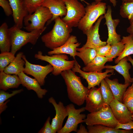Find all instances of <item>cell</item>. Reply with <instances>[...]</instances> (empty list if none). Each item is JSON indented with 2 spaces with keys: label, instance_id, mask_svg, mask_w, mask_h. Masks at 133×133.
<instances>
[{
  "label": "cell",
  "instance_id": "cell-1",
  "mask_svg": "<svg viewBox=\"0 0 133 133\" xmlns=\"http://www.w3.org/2000/svg\"><path fill=\"white\" fill-rule=\"evenodd\" d=\"M61 74L66 86L68 97L73 103L80 106L84 102L89 89L82 84L80 77L71 69L64 71Z\"/></svg>",
  "mask_w": 133,
  "mask_h": 133
},
{
  "label": "cell",
  "instance_id": "cell-2",
  "mask_svg": "<svg viewBox=\"0 0 133 133\" xmlns=\"http://www.w3.org/2000/svg\"><path fill=\"white\" fill-rule=\"evenodd\" d=\"M52 30L41 37L42 41L47 48L52 50L63 45L70 36L72 28L66 24L60 17L54 20Z\"/></svg>",
  "mask_w": 133,
  "mask_h": 133
},
{
  "label": "cell",
  "instance_id": "cell-3",
  "mask_svg": "<svg viewBox=\"0 0 133 133\" xmlns=\"http://www.w3.org/2000/svg\"><path fill=\"white\" fill-rule=\"evenodd\" d=\"M46 28L28 32L21 30L15 25L9 28L11 43V52L15 54L22 47L28 43L35 45Z\"/></svg>",
  "mask_w": 133,
  "mask_h": 133
},
{
  "label": "cell",
  "instance_id": "cell-4",
  "mask_svg": "<svg viewBox=\"0 0 133 133\" xmlns=\"http://www.w3.org/2000/svg\"><path fill=\"white\" fill-rule=\"evenodd\" d=\"M107 8L106 3L101 2L95 1L87 4L85 14L78 26V28L85 34L100 16L105 14Z\"/></svg>",
  "mask_w": 133,
  "mask_h": 133
},
{
  "label": "cell",
  "instance_id": "cell-5",
  "mask_svg": "<svg viewBox=\"0 0 133 133\" xmlns=\"http://www.w3.org/2000/svg\"><path fill=\"white\" fill-rule=\"evenodd\" d=\"M52 15L47 8L41 6L32 14H28L24 18V29L28 32L41 30L46 28L45 23L51 19Z\"/></svg>",
  "mask_w": 133,
  "mask_h": 133
},
{
  "label": "cell",
  "instance_id": "cell-6",
  "mask_svg": "<svg viewBox=\"0 0 133 133\" xmlns=\"http://www.w3.org/2000/svg\"><path fill=\"white\" fill-rule=\"evenodd\" d=\"M34 57L37 59L47 62L51 65L53 68L52 73L55 76L61 74L64 71L72 69L76 60H68V57L66 54L44 55L40 51H38L37 53L35 54Z\"/></svg>",
  "mask_w": 133,
  "mask_h": 133
},
{
  "label": "cell",
  "instance_id": "cell-7",
  "mask_svg": "<svg viewBox=\"0 0 133 133\" xmlns=\"http://www.w3.org/2000/svg\"><path fill=\"white\" fill-rule=\"evenodd\" d=\"M84 122L87 125L100 124L115 128L118 122L114 117L109 105L105 104L99 111L88 114Z\"/></svg>",
  "mask_w": 133,
  "mask_h": 133
},
{
  "label": "cell",
  "instance_id": "cell-8",
  "mask_svg": "<svg viewBox=\"0 0 133 133\" xmlns=\"http://www.w3.org/2000/svg\"><path fill=\"white\" fill-rule=\"evenodd\" d=\"M67 9L66 15L62 18L67 25L72 28L78 27L85 13V7L78 0H63Z\"/></svg>",
  "mask_w": 133,
  "mask_h": 133
},
{
  "label": "cell",
  "instance_id": "cell-9",
  "mask_svg": "<svg viewBox=\"0 0 133 133\" xmlns=\"http://www.w3.org/2000/svg\"><path fill=\"white\" fill-rule=\"evenodd\" d=\"M68 113V118L65 125L57 132L58 133H69L72 132H76L78 125L84 122L86 117L84 114L81 113L86 110L85 107L76 109L72 103L66 106Z\"/></svg>",
  "mask_w": 133,
  "mask_h": 133
},
{
  "label": "cell",
  "instance_id": "cell-10",
  "mask_svg": "<svg viewBox=\"0 0 133 133\" xmlns=\"http://www.w3.org/2000/svg\"><path fill=\"white\" fill-rule=\"evenodd\" d=\"M81 67V66L76 60L72 70L75 72L79 73L80 75L86 80L89 89L97 86L100 87L101 81L106 77H109L113 74L114 70L113 69H107L103 72H86L82 70Z\"/></svg>",
  "mask_w": 133,
  "mask_h": 133
},
{
  "label": "cell",
  "instance_id": "cell-11",
  "mask_svg": "<svg viewBox=\"0 0 133 133\" xmlns=\"http://www.w3.org/2000/svg\"><path fill=\"white\" fill-rule=\"evenodd\" d=\"M22 58L25 62L24 72L33 76L41 86L44 85L46 77L53 70L52 66L49 64L44 66L32 64L27 60L24 54Z\"/></svg>",
  "mask_w": 133,
  "mask_h": 133
},
{
  "label": "cell",
  "instance_id": "cell-12",
  "mask_svg": "<svg viewBox=\"0 0 133 133\" xmlns=\"http://www.w3.org/2000/svg\"><path fill=\"white\" fill-rule=\"evenodd\" d=\"M85 110L90 113L99 111L105 104L102 95L100 87H95L89 89L86 97Z\"/></svg>",
  "mask_w": 133,
  "mask_h": 133
},
{
  "label": "cell",
  "instance_id": "cell-13",
  "mask_svg": "<svg viewBox=\"0 0 133 133\" xmlns=\"http://www.w3.org/2000/svg\"><path fill=\"white\" fill-rule=\"evenodd\" d=\"M107 8L104 16L106 20L105 24L107 26L108 31V38L106 42L107 44L111 45L121 41L120 35L117 34L116 31V28L120 20L118 19L112 18V9L110 5L107 6Z\"/></svg>",
  "mask_w": 133,
  "mask_h": 133
},
{
  "label": "cell",
  "instance_id": "cell-14",
  "mask_svg": "<svg viewBox=\"0 0 133 133\" xmlns=\"http://www.w3.org/2000/svg\"><path fill=\"white\" fill-rule=\"evenodd\" d=\"M48 100L53 105L55 111V115L52 119L51 124L55 133L63 127L64 121L68 116L67 112L66 106L61 101H60L57 103L52 97L50 98Z\"/></svg>",
  "mask_w": 133,
  "mask_h": 133
},
{
  "label": "cell",
  "instance_id": "cell-15",
  "mask_svg": "<svg viewBox=\"0 0 133 133\" xmlns=\"http://www.w3.org/2000/svg\"><path fill=\"white\" fill-rule=\"evenodd\" d=\"M104 18L101 15L98 18L94 25H92L85 34L87 36L85 44L82 47L83 48L88 47L94 48L97 47L104 46L107 44L106 41H103L100 39L99 34V28L102 20Z\"/></svg>",
  "mask_w": 133,
  "mask_h": 133
},
{
  "label": "cell",
  "instance_id": "cell-16",
  "mask_svg": "<svg viewBox=\"0 0 133 133\" xmlns=\"http://www.w3.org/2000/svg\"><path fill=\"white\" fill-rule=\"evenodd\" d=\"M109 105L114 117L118 122L125 123L132 120V113L125 105L115 97Z\"/></svg>",
  "mask_w": 133,
  "mask_h": 133
},
{
  "label": "cell",
  "instance_id": "cell-17",
  "mask_svg": "<svg viewBox=\"0 0 133 133\" xmlns=\"http://www.w3.org/2000/svg\"><path fill=\"white\" fill-rule=\"evenodd\" d=\"M81 44V43L78 42L76 36L71 35L63 45L49 51L48 53L49 55L59 54H68L76 60L75 57L77 52V48Z\"/></svg>",
  "mask_w": 133,
  "mask_h": 133
},
{
  "label": "cell",
  "instance_id": "cell-18",
  "mask_svg": "<svg viewBox=\"0 0 133 133\" xmlns=\"http://www.w3.org/2000/svg\"><path fill=\"white\" fill-rule=\"evenodd\" d=\"M11 7L15 24L21 29L24 17L29 14L25 6L23 0H8Z\"/></svg>",
  "mask_w": 133,
  "mask_h": 133
},
{
  "label": "cell",
  "instance_id": "cell-19",
  "mask_svg": "<svg viewBox=\"0 0 133 133\" xmlns=\"http://www.w3.org/2000/svg\"><path fill=\"white\" fill-rule=\"evenodd\" d=\"M42 6L48 8L52 16L47 22L49 25L58 17L65 16L67 13L65 4L63 0H45Z\"/></svg>",
  "mask_w": 133,
  "mask_h": 133
},
{
  "label": "cell",
  "instance_id": "cell-20",
  "mask_svg": "<svg viewBox=\"0 0 133 133\" xmlns=\"http://www.w3.org/2000/svg\"><path fill=\"white\" fill-rule=\"evenodd\" d=\"M18 76L22 86L28 90H33L35 91L39 98H42L47 92V90L41 88V85L35 79L29 77L24 72H22Z\"/></svg>",
  "mask_w": 133,
  "mask_h": 133
},
{
  "label": "cell",
  "instance_id": "cell-21",
  "mask_svg": "<svg viewBox=\"0 0 133 133\" xmlns=\"http://www.w3.org/2000/svg\"><path fill=\"white\" fill-rule=\"evenodd\" d=\"M128 61L127 57H125L120 60L116 65L105 66L104 69H113L122 75L124 79V83H133L132 78L129 71L131 66Z\"/></svg>",
  "mask_w": 133,
  "mask_h": 133
},
{
  "label": "cell",
  "instance_id": "cell-22",
  "mask_svg": "<svg viewBox=\"0 0 133 133\" xmlns=\"http://www.w3.org/2000/svg\"><path fill=\"white\" fill-rule=\"evenodd\" d=\"M21 84L18 76L7 74L4 71L0 72V88L6 91L10 88H17Z\"/></svg>",
  "mask_w": 133,
  "mask_h": 133
},
{
  "label": "cell",
  "instance_id": "cell-23",
  "mask_svg": "<svg viewBox=\"0 0 133 133\" xmlns=\"http://www.w3.org/2000/svg\"><path fill=\"white\" fill-rule=\"evenodd\" d=\"M23 55L22 52L18 53L12 62L5 68L4 71L7 74L18 75L24 72L25 62L22 58Z\"/></svg>",
  "mask_w": 133,
  "mask_h": 133
},
{
  "label": "cell",
  "instance_id": "cell-24",
  "mask_svg": "<svg viewBox=\"0 0 133 133\" xmlns=\"http://www.w3.org/2000/svg\"><path fill=\"white\" fill-rule=\"evenodd\" d=\"M104 80L109 86L114 97L121 102L123 95L130 83H119L118 80L114 79L111 80L107 77Z\"/></svg>",
  "mask_w": 133,
  "mask_h": 133
},
{
  "label": "cell",
  "instance_id": "cell-25",
  "mask_svg": "<svg viewBox=\"0 0 133 133\" xmlns=\"http://www.w3.org/2000/svg\"><path fill=\"white\" fill-rule=\"evenodd\" d=\"M113 59L97 55L91 62L83 68L82 70L86 72H102L104 69L105 64L107 62L112 61Z\"/></svg>",
  "mask_w": 133,
  "mask_h": 133
},
{
  "label": "cell",
  "instance_id": "cell-26",
  "mask_svg": "<svg viewBox=\"0 0 133 133\" xmlns=\"http://www.w3.org/2000/svg\"><path fill=\"white\" fill-rule=\"evenodd\" d=\"M11 38L7 23L4 22L0 27V50L1 52L9 51L11 49Z\"/></svg>",
  "mask_w": 133,
  "mask_h": 133
},
{
  "label": "cell",
  "instance_id": "cell-27",
  "mask_svg": "<svg viewBox=\"0 0 133 133\" xmlns=\"http://www.w3.org/2000/svg\"><path fill=\"white\" fill-rule=\"evenodd\" d=\"M88 133H132L133 130H121L100 124L87 125Z\"/></svg>",
  "mask_w": 133,
  "mask_h": 133
},
{
  "label": "cell",
  "instance_id": "cell-28",
  "mask_svg": "<svg viewBox=\"0 0 133 133\" xmlns=\"http://www.w3.org/2000/svg\"><path fill=\"white\" fill-rule=\"evenodd\" d=\"M76 56L83 61L85 66L91 62L97 55L95 50L88 47L77 48Z\"/></svg>",
  "mask_w": 133,
  "mask_h": 133
},
{
  "label": "cell",
  "instance_id": "cell-29",
  "mask_svg": "<svg viewBox=\"0 0 133 133\" xmlns=\"http://www.w3.org/2000/svg\"><path fill=\"white\" fill-rule=\"evenodd\" d=\"M121 40L124 44L125 47L123 51L115 60V64H117L123 58L133 54V39L129 35L123 36Z\"/></svg>",
  "mask_w": 133,
  "mask_h": 133
},
{
  "label": "cell",
  "instance_id": "cell-30",
  "mask_svg": "<svg viewBox=\"0 0 133 133\" xmlns=\"http://www.w3.org/2000/svg\"><path fill=\"white\" fill-rule=\"evenodd\" d=\"M23 91L22 89L12 91L11 93L0 90V114H1L7 108V103L9 101V98L16 95L20 93Z\"/></svg>",
  "mask_w": 133,
  "mask_h": 133
},
{
  "label": "cell",
  "instance_id": "cell-31",
  "mask_svg": "<svg viewBox=\"0 0 133 133\" xmlns=\"http://www.w3.org/2000/svg\"><path fill=\"white\" fill-rule=\"evenodd\" d=\"M100 87L105 104L109 105L114 97L109 86L104 79L101 82Z\"/></svg>",
  "mask_w": 133,
  "mask_h": 133
},
{
  "label": "cell",
  "instance_id": "cell-32",
  "mask_svg": "<svg viewBox=\"0 0 133 133\" xmlns=\"http://www.w3.org/2000/svg\"><path fill=\"white\" fill-rule=\"evenodd\" d=\"M121 102L127 107L133 114V83L129 86L124 93Z\"/></svg>",
  "mask_w": 133,
  "mask_h": 133
},
{
  "label": "cell",
  "instance_id": "cell-33",
  "mask_svg": "<svg viewBox=\"0 0 133 133\" xmlns=\"http://www.w3.org/2000/svg\"><path fill=\"white\" fill-rule=\"evenodd\" d=\"M120 14L122 17L127 18L129 21L133 19V1L122 2L120 6Z\"/></svg>",
  "mask_w": 133,
  "mask_h": 133
},
{
  "label": "cell",
  "instance_id": "cell-34",
  "mask_svg": "<svg viewBox=\"0 0 133 133\" xmlns=\"http://www.w3.org/2000/svg\"><path fill=\"white\" fill-rule=\"evenodd\" d=\"M15 54L11 52L6 51L1 52L0 54V71H4L5 68L13 61Z\"/></svg>",
  "mask_w": 133,
  "mask_h": 133
},
{
  "label": "cell",
  "instance_id": "cell-35",
  "mask_svg": "<svg viewBox=\"0 0 133 133\" xmlns=\"http://www.w3.org/2000/svg\"><path fill=\"white\" fill-rule=\"evenodd\" d=\"M125 47V44L121 40L111 45L110 51L106 57L113 59L118 56L123 51Z\"/></svg>",
  "mask_w": 133,
  "mask_h": 133
},
{
  "label": "cell",
  "instance_id": "cell-36",
  "mask_svg": "<svg viewBox=\"0 0 133 133\" xmlns=\"http://www.w3.org/2000/svg\"><path fill=\"white\" fill-rule=\"evenodd\" d=\"M28 14H32L39 7L42 6L45 0H23Z\"/></svg>",
  "mask_w": 133,
  "mask_h": 133
},
{
  "label": "cell",
  "instance_id": "cell-37",
  "mask_svg": "<svg viewBox=\"0 0 133 133\" xmlns=\"http://www.w3.org/2000/svg\"><path fill=\"white\" fill-rule=\"evenodd\" d=\"M111 47L110 45L107 44L105 46L97 47L93 49L96 50L97 55L106 57L109 53Z\"/></svg>",
  "mask_w": 133,
  "mask_h": 133
},
{
  "label": "cell",
  "instance_id": "cell-38",
  "mask_svg": "<svg viewBox=\"0 0 133 133\" xmlns=\"http://www.w3.org/2000/svg\"><path fill=\"white\" fill-rule=\"evenodd\" d=\"M0 6L3 9L6 15L9 16L12 15V9L9 0H0Z\"/></svg>",
  "mask_w": 133,
  "mask_h": 133
},
{
  "label": "cell",
  "instance_id": "cell-39",
  "mask_svg": "<svg viewBox=\"0 0 133 133\" xmlns=\"http://www.w3.org/2000/svg\"><path fill=\"white\" fill-rule=\"evenodd\" d=\"M50 118L49 116L46 121L43 127L38 131V133H55L50 121Z\"/></svg>",
  "mask_w": 133,
  "mask_h": 133
},
{
  "label": "cell",
  "instance_id": "cell-40",
  "mask_svg": "<svg viewBox=\"0 0 133 133\" xmlns=\"http://www.w3.org/2000/svg\"><path fill=\"white\" fill-rule=\"evenodd\" d=\"M115 128L116 129H122L125 130H132L133 129V121L132 120L125 123L118 122Z\"/></svg>",
  "mask_w": 133,
  "mask_h": 133
},
{
  "label": "cell",
  "instance_id": "cell-41",
  "mask_svg": "<svg viewBox=\"0 0 133 133\" xmlns=\"http://www.w3.org/2000/svg\"><path fill=\"white\" fill-rule=\"evenodd\" d=\"M130 26L127 28V31L129 33L130 35L133 39V19L130 20Z\"/></svg>",
  "mask_w": 133,
  "mask_h": 133
},
{
  "label": "cell",
  "instance_id": "cell-42",
  "mask_svg": "<svg viewBox=\"0 0 133 133\" xmlns=\"http://www.w3.org/2000/svg\"><path fill=\"white\" fill-rule=\"evenodd\" d=\"M76 133H88L87 129L85 128V126L81 124L79 127V129L77 130Z\"/></svg>",
  "mask_w": 133,
  "mask_h": 133
},
{
  "label": "cell",
  "instance_id": "cell-43",
  "mask_svg": "<svg viewBox=\"0 0 133 133\" xmlns=\"http://www.w3.org/2000/svg\"><path fill=\"white\" fill-rule=\"evenodd\" d=\"M102 0H94L95 2H101ZM110 2L115 7L116 5L117 2L116 0H109Z\"/></svg>",
  "mask_w": 133,
  "mask_h": 133
},
{
  "label": "cell",
  "instance_id": "cell-44",
  "mask_svg": "<svg viewBox=\"0 0 133 133\" xmlns=\"http://www.w3.org/2000/svg\"><path fill=\"white\" fill-rule=\"evenodd\" d=\"M127 58L128 61H129L132 64L133 67V59L131 57L130 55L127 56ZM133 80V77L132 78Z\"/></svg>",
  "mask_w": 133,
  "mask_h": 133
},
{
  "label": "cell",
  "instance_id": "cell-45",
  "mask_svg": "<svg viewBox=\"0 0 133 133\" xmlns=\"http://www.w3.org/2000/svg\"><path fill=\"white\" fill-rule=\"evenodd\" d=\"M122 2H129L133 1V0H122Z\"/></svg>",
  "mask_w": 133,
  "mask_h": 133
},
{
  "label": "cell",
  "instance_id": "cell-46",
  "mask_svg": "<svg viewBox=\"0 0 133 133\" xmlns=\"http://www.w3.org/2000/svg\"><path fill=\"white\" fill-rule=\"evenodd\" d=\"M80 0L84 2H85V3H86L87 4V5L88 4H89V3L85 1L84 0Z\"/></svg>",
  "mask_w": 133,
  "mask_h": 133
},
{
  "label": "cell",
  "instance_id": "cell-47",
  "mask_svg": "<svg viewBox=\"0 0 133 133\" xmlns=\"http://www.w3.org/2000/svg\"><path fill=\"white\" fill-rule=\"evenodd\" d=\"M132 120L133 121V114L132 115Z\"/></svg>",
  "mask_w": 133,
  "mask_h": 133
},
{
  "label": "cell",
  "instance_id": "cell-48",
  "mask_svg": "<svg viewBox=\"0 0 133 133\" xmlns=\"http://www.w3.org/2000/svg\"></svg>",
  "mask_w": 133,
  "mask_h": 133
}]
</instances>
